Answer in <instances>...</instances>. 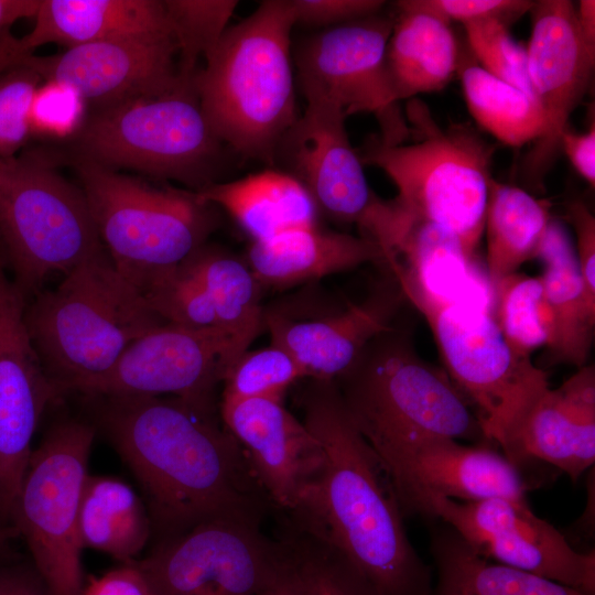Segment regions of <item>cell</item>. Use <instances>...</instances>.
Returning a JSON list of instances; mask_svg holds the SVG:
<instances>
[{
  "instance_id": "38",
  "label": "cell",
  "mask_w": 595,
  "mask_h": 595,
  "mask_svg": "<svg viewBox=\"0 0 595 595\" xmlns=\"http://www.w3.org/2000/svg\"><path fill=\"white\" fill-rule=\"evenodd\" d=\"M142 294L166 323L195 329L224 328L203 286L181 264L155 279Z\"/></svg>"
},
{
  "instance_id": "36",
  "label": "cell",
  "mask_w": 595,
  "mask_h": 595,
  "mask_svg": "<svg viewBox=\"0 0 595 595\" xmlns=\"http://www.w3.org/2000/svg\"><path fill=\"white\" fill-rule=\"evenodd\" d=\"M177 48V74L191 83L197 64L216 48L238 6L235 0H163Z\"/></svg>"
},
{
  "instance_id": "17",
  "label": "cell",
  "mask_w": 595,
  "mask_h": 595,
  "mask_svg": "<svg viewBox=\"0 0 595 595\" xmlns=\"http://www.w3.org/2000/svg\"><path fill=\"white\" fill-rule=\"evenodd\" d=\"M530 13L528 75L545 117V130L526 159L523 175L527 185L539 188L560 152L570 116L589 86L595 48L583 37L571 1H536Z\"/></svg>"
},
{
  "instance_id": "24",
  "label": "cell",
  "mask_w": 595,
  "mask_h": 595,
  "mask_svg": "<svg viewBox=\"0 0 595 595\" xmlns=\"http://www.w3.org/2000/svg\"><path fill=\"white\" fill-rule=\"evenodd\" d=\"M398 281L405 300L420 302H472L494 305L488 279L459 242L439 227L415 221L386 266Z\"/></svg>"
},
{
  "instance_id": "40",
  "label": "cell",
  "mask_w": 595,
  "mask_h": 595,
  "mask_svg": "<svg viewBox=\"0 0 595 595\" xmlns=\"http://www.w3.org/2000/svg\"><path fill=\"white\" fill-rule=\"evenodd\" d=\"M285 538L298 555L311 595H381L347 563L313 540L295 531Z\"/></svg>"
},
{
  "instance_id": "14",
  "label": "cell",
  "mask_w": 595,
  "mask_h": 595,
  "mask_svg": "<svg viewBox=\"0 0 595 595\" xmlns=\"http://www.w3.org/2000/svg\"><path fill=\"white\" fill-rule=\"evenodd\" d=\"M407 515L440 519L485 559L595 595L594 550L575 549L527 500L457 501L422 494Z\"/></svg>"
},
{
  "instance_id": "20",
  "label": "cell",
  "mask_w": 595,
  "mask_h": 595,
  "mask_svg": "<svg viewBox=\"0 0 595 595\" xmlns=\"http://www.w3.org/2000/svg\"><path fill=\"white\" fill-rule=\"evenodd\" d=\"M219 414L273 507L292 512L322 467L318 440L280 400L220 401Z\"/></svg>"
},
{
  "instance_id": "22",
  "label": "cell",
  "mask_w": 595,
  "mask_h": 595,
  "mask_svg": "<svg viewBox=\"0 0 595 595\" xmlns=\"http://www.w3.org/2000/svg\"><path fill=\"white\" fill-rule=\"evenodd\" d=\"M405 301L389 272L365 300L324 316H294L275 307L263 312L272 344L289 351L305 378L335 381L358 358L366 345L388 329Z\"/></svg>"
},
{
  "instance_id": "16",
  "label": "cell",
  "mask_w": 595,
  "mask_h": 595,
  "mask_svg": "<svg viewBox=\"0 0 595 595\" xmlns=\"http://www.w3.org/2000/svg\"><path fill=\"white\" fill-rule=\"evenodd\" d=\"M255 338L163 323L130 344L84 397L172 396L216 404L215 389Z\"/></svg>"
},
{
  "instance_id": "39",
  "label": "cell",
  "mask_w": 595,
  "mask_h": 595,
  "mask_svg": "<svg viewBox=\"0 0 595 595\" xmlns=\"http://www.w3.org/2000/svg\"><path fill=\"white\" fill-rule=\"evenodd\" d=\"M463 25L468 44L482 67L536 98L528 75L526 50L512 39L509 24L486 19Z\"/></svg>"
},
{
  "instance_id": "21",
  "label": "cell",
  "mask_w": 595,
  "mask_h": 595,
  "mask_svg": "<svg viewBox=\"0 0 595 595\" xmlns=\"http://www.w3.org/2000/svg\"><path fill=\"white\" fill-rule=\"evenodd\" d=\"M523 470L545 464L572 482L595 462V368L585 365L558 388L543 389L499 445Z\"/></svg>"
},
{
  "instance_id": "45",
  "label": "cell",
  "mask_w": 595,
  "mask_h": 595,
  "mask_svg": "<svg viewBox=\"0 0 595 595\" xmlns=\"http://www.w3.org/2000/svg\"><path fill=\"white\" fill-rule=\"evenodd\" d=\"M566 217L576 236L575 253L586 291L595 301V217L581 201L567 206Z\"/></svg>"
},
{
  "instance_id": "10",
  "label": "cell",
  "mask_w": 595,
  "mask_h": 595,
  "mask_svg": "<svg viewBox=\"0 0 595 595\" xmlns=\"http://www.w3.org/2000/svg\"><path fill=\"white\" fill-rule=\"evenodd\" d=\"M96 432L77 418L55 421L32 451L11 513L51 595H80L85 584L78 515Z\"/></svg>"
},
{
  "instance_id": "27",
  "label": "cell",
  "mask_w": 595,
  "mask_h": 595,
  "mask_svg": "<svg viewBox=\"0 0 595 595\" xmlns=\"http://www.w3.org/2000/svg\"><path fill=\"white\" fill-rule=\"evenodd\" d=\"M536 258L544 267L540 278L552 315L551 361L581 368L593 343L595 301L586 291L575 248L562 225L550 221Z\"/></svg>"
},
{
  "instance_id": "30",
  "label": "cell",
  "mask_w": 595,
  "mask_h": 595,
  "mask_svg": "<svg viewBox=\"0 0 595 595\" xmlns=\"http://www.w3.org/2000/svg\"><path fill=\"white\" fill-rule=\"evenodd\" d=\"M432 528L436 581L431 595H589L485 559L443 522Z\"/></svg>"
},
{
  "instance_id": "13",
  "label": "cell",
  "mask_w": 595,
  "mask_h": 595,
  "mask_svg": "<svg viewBox=\"0 0 595 595\" xmlns=\"http://www.w3.org/2000/svg\"><path fill=\"white\" fill-rule=\"evenodd\" d=\"M292 560L285 540L260 524L217 519L158 540L134 560L154 595H263Z\"/></svg>"
},
{
  "instance_id": "50",
  "label": "cell",
  "mask_w": 595,
  "mask_h": 595,
  "mask_svg": "<svg viewBox=\"0 0 595 595\" xmlns=\"http://www.w3.org/2000/svg\"><path fill=\"white\" fill-rule=\"evenodd\" d=\"M41 0H0V33L9 29L18 20L34 18Z\"/></svg>"
},
{
  "instance_id": "1",
  "label": "cell",
  "mask_w": 595,
  "mask_h": 595,
  "mask_svg": "<svg viewBox=\"0 0 595 595\" xmlns=\"http://www.w3.org/2000/svg\"><path fill=\"white\" fill-rule=\"evenodd\" d=\"M138 479L156 541L217 519L261 524L274 508L216 404L178 397H88Z\"/></svg>"
},
{
  "instance_id": "33",
  "label": "cell",
  "mask_w": 595,
  "mask_h": 595,
  "mask_svg": "<svg viewBox=\"0 0 595 595\" xmlns=\"http://www.w3.org/2000/svg\"><path fill=\"white\" fill-rule=\"evenodd\" d=\"M181 266L207 293L221 327L256 338L264 326L262 286L247 261L205 244Z\"/></svg>"
},
{
  "instance_id": "6",
  "label": "cell",
  "mask_w": 595,
  "mask_h": 595,
  "mask_svg": "<svg viewBox=\"0 0 595 595\" xmlns=\"http://www.w3.org/2000/svg\"><path fill=\"white\" fill-rule=\"evenodd\" d=\"M405 120L412 143L391 145L370 137L359 158L386 173L398 190L396 202L414 221L448 232L475 260L495 149L467 127H440L419 100L408 104Z\"/></svg>"
},
{
  "instance_id": "19",
  "label": "cell",
  "mask_w": 595,
  "mask_h": 595,
  "mask_svg": "<svg viewBox=\"0 0 595 595\" xmlns=\"http://www.w3.org/2000/svg\"><path fill=\"white\" fill-rule=\"evenodd\" d=\"M496 447L488 442L464 444L434 437L380 461L393 483L404 517L411 501L422 494L457 501L527 500L531 483Z\"/></svg>"
},
{
  "instance_id": "9",
  "label": "cell",
  "mask_w": 595,
  "mask_h": 595,
  "mask_svg": "<svg viewBox=\"0 0 595 595\" xmlns=\"http://www.w3.org/2000/svg\"><path fill=\"white\" fill-rule=\"evenodd\" d=\"M82 159L172 178L196 192L216 183L227 149L209 127L193 82L96 109L77 133Z\"/></svg>"
},
{
  "instance_id": "4",
  "label": "cell",
  "mask_w": 595,
  "mask_h": 595,
  "mask_svg": "<svg viewBox=\"0 0 595 595\" xmlns=\"http://www.w3.org/2000/svg\"><path fill=\"white\" fill-rule=\"evenodd\" d=\"M334 382L381 461L428 439L487 442L468 400L445 370L418 354L405 324L375 336Z\"/></svg>"
},
{
  "instance_id": "44",
  "label": "cell",
  "mask_w": 595,
  "mask_h": 595,
  "mask_svg": "<svg viewBox=\"0 0 595 595\" xmlns=\"http://www.w3.org/2000/svg\"><path fill=\"white\" fill-rule=\"evenodd\" d=\"M295 25L328 29L380 13L381 0H290Z\"/></svg>"
},
{
  "instance_id": "32",
  "label": "cell",
  "mask_w": 595,
  "mask_h": 595,
  "mask_svg": "<svg viewBox=\"0 0 595 595\" xmlns=\"http://www.w3.org/2000/svg\"><path fill=\"white\" fill-rule=\"evenodd\" d=\"M551 220L547 201L518 186L490 181L484 232L491 288L536 258Z\"/></svg>"
},
{
  "instance_id": "26",
  "label": "cell",
  "mask_w": 595,
  "mask_h": 595,
  "mask_svg": "<svg viewBox=\"0 0 595 595\" xmlns=\"http://www.w3.org/2000/svg\"><path fill=\"white\" fill-rule=\"evenodd\" d=\"M381 247L365 236L317 226L292 229L251 242L247 263L262 285L282 286L318 279L368 262L383 263Z\"/></svg>"
},
{
  "instance_id": "34",
  "label": "cell",
  "mask_w": 595,
  "mask_h": 595,
  "mask_svg": "<svg viewBox=\"0 0 595 595\" xmlns=\"http://www.w3.org/2000/svg\"><path fill=\"white\" fill-rule=\"evenodd\" d=\"M461 80L468 111L498 141L519 148L541 138L545 117L534 97L474 64L462 66Z\"/></svg>"
},
{
  "instance_id": "41",
  "label": "cell",
  "mask_w": 595,
  "mask_h": 595,
  "mask_svg": "<svg viewBox=\"0 0 595 595\" xmlns=\"http://www.w3.org/2000/svg\"><path fill=\"white\" fill-rule=\"evenodd\" d=\"M42 78L20 64L0 75V159L15 156L30 138V110Z\"/></svg>"
},
{
  "instance_id": "48",
  "label": "cell",
  "mask_w": 595,
  "mask_h": 595,
  "mask_svg": "<svg viewBox=\"0 0 595 595\" xmlns=\"http://www.w3.org/2000/svg\"><path fill=\"white\" fill-rule=\"evenodd\" d=\"M560 150L566 154L575 171L595 186V125L585 132H573L566 129L560 138Z\"/></svg>"
},
{
  "instance_id": "7",
  "label": "cell",
  "mask_w": 595,
  "mask_h": 595,
  "mask_svg": "<svg viewBox=\"0 0 595 595\" xmlns=\"http://www.w3.org/2000/svg\"><path fill=\"white\" fill-rule=\"evenodd\" d=\"M75 163L105 250L141 293L205 245L218 226L217 207L196 192L159 187L82 158Z\"/></svg>"
},
{
  "instance_id": "47",
  "label": "cell",
  "mask_w": 595,
  "mask_h": 595,
  "mask_svg": "<svg viewBox=\"0 0 595 595\" xmlns=\"http://www.w3.org/2000/svg\"><path fill=\"white\" fill-rule=\"evenodd\" d=\"M0 595H51L31 560L20 556L0 563Z\"/></svg>"
},
{
  "instance_id": "37",
  "label": "cell",
  "mask_w": 595,
  "mask_h": 595,
  "mask_svg": "<svg viewBox=\"0 0 595 595\" xmlns=\"http://www.w3.org/2000/svg\"><path fill=\"white\" fill-rule=\"evenodd\" d=\"M305 374L284 348L271 344L245 351L221 381V401L269 398L282 401L285 391Z\"/></svg>"
},
{
  "instance_id": "2",
  "label": "cell",
  "mask_w": 595,
  "mask_h": 595,
  "mask_svg": "<svg viewBox=\"0 0 595 595\" xmlns=\"http://www.w3.org/2000/svg\"><path fill=\"white\" fill-rule=\"evenodd\" d=\"M300 404L323 463L288 515L292 530L342 559L381 595H431V570L409 540L393 483L335 382L310 379Z\"/></svg>"
},
{
  "instance_id": "46",
  "label": "cell",
  "mask_w": 595,
  "mask_h": 595,
  "mask_svg": "<svg viewBox=\"0 0 595 595\" xmlns=\"http://www.w3.org/2000/svg\"><path fill=\"white\" fill-rule=\"evenodd\" d=\"M80 595H154L134 561L120 563L99 576H88Z\"/></svg>"
},
{
  "instance_id": "25",
  "label": "cell",
  "mask_w": 595,
  "mask_h": 595,
  "mask_svg": "<svg viewBox=\"0 0 595 595\" xmlns=\"http://www.w3.org/2000/svg\"><path fill=\"white\" fill-rule=\"evenodd\" d=\"M30 33L20 39L33 53L48 43L73 47L121 39L173 37L160 0H41Z\"/></svg>"
},
{
  "instance_id": "42",
  "label": "cell",
  "mask_w": 595,
  "mask_h": 595,
  "mask_svg": "<svg viewBox=\"0 0 595 595\" xmlns=\"http://www.w3.org/2000/svg\"><path fill=\"white\" fill-rule=\"evenodd\" d=\"M85 106L69 87L42 80L31 105V133L55 138L78 133L86 120Z\"/></svg>"
},
{
  "instance_id": "11",
  "label": "cell",
  "mask_w": 595,
  "mask_h": 595,
  "mask_svg": "<svg viewBox=\"0 0 595 595\" xmlns=\"http://www.w3.org/2000/svg\"><path fill=\"white\" fill-rule=\"evenodd\" d=\"M302 93L306 107L280 141L273 163H281L282 171L305 187L318 213L355 224L361 236L381 247L388 261L411 230L413 218L369 186L343 109L320 93Z\"/></svg>"
},
{
  "instance_id": "15",
  "label": "cell",
  "mask_w": 595,
  "mask_h": 595,
  "mask_svg": "<svg viewBox=\"0 0 595 595\" xmlns=\"http://www.w3.org/2000/svg\"><path fill=\"white\" fill-rule=\"evenodd\" d=\"M393 17L381 13L322 29L295 47L293 61L301 90L336 102L348 117L371 113L385 144L403 143L409 126L396 99L387 69Z\"/></svg>"
},
{
  "instance_id": "52",
  "label": "cell",
  "mask_w": 595,
  "mask_h": 595,
  "mask_svg": "<svg viewBox=\"0 0 595 595\" xmlns=\"http://www.w3.org/2000/svg\"><path fill=\"white\" fill-rule=\"evenodd\" d=\"M578 29L585 41L595 48V1L582 0L575 7Z\"/></svg>"
},
{
  "instance_id": "49",
  "label": "cell",
  "mask_w": 595,
  "mask_h": 595,
  "mask_svg": "<svg viewBox=\"0 0 595 595\" xmlns=\"http://www.w3.org/2000/svg\"><path fill=\"white\" fill-rule=\"evenodd\" d=\"M292 560L280 578L263 595H311L309 583L292 545Z\"/></svg>"
},
{
  "instance_id": "23",
  "label": "cell",
  "mask_w": 595,
  "mask_h": 595,
  "mask_svg": "<svg viewBox=\"0 0 595 595\" xmlns=\"http://www.w3.org/2000/svg\"><path fill=\"white\" fill-rule=\"evenodd\" d=\"M26 303L0 247V456L8 458L30 452L43 413L62 398L31 340Z\"/></svg>"
},
{
  "instance_id": "31",
  "label": "cell",
  "mask_w": 595,
  "mask_h": 595,
  "mask_svg": "<svg viewBox=\"0 0 595 595\" xmlns=\"http://www.w3.org/2000/svg\"><path fill=\"white\" fill-rule=\"evenodd\" d=\"M83 549L108 554L119 563L137 560L152 536L144 500L125 480L88 475L79 506Z\"/></svg>"
},
{
  "instance_id": "35",
  "label": "cell",
  "mask_w": 595,
  "mask_h": 595,
  "mask_svg": "<svg viewBox=\"0 0 595 595\" xmlns=\"http://www.w3.org/2000/svg\"><path fill=\"white\" fill-rule=\"evenodd\" d=\"M495 321L510 347L528 356L552 337V315L540 277L512 273L493 285Z\"/></svg>"
},
{
  "instance_id": "28",
  "label": "cell",
  "mask_w": 595,
  "mask_h": 595,
  "mask_svg": "<svg viewBox=\"0 0 595 595\" xmlns=\"http://www.w3.org/2000/svg\"><path fill=\"white\" fill-rule=\"evenodd\" d=\"M196 194L203 202L229 214L252 242L317 226L318 210L311 195L282 170L270 169L235 181L216 182Z\"/></svg>"
},
{
  "instance_id": "53",
  "label": "cell",
  "mask_w": 595,
  "mask_h": 595,
  "mask_svg": "<svg viewBox=\"0 0 595 595\" xmlns=\"http://www.w3.org/2000/svg\"><path fill=\"white\" fill-rule=\"evenodd\" d=\"M20 538L13 526L0 524V563L19 558L14 552V540Z\"/></svg>"
},
{
  "instance_id": "43",
  "label": "cell",
  "mask_w": 595,
  "mask_h": 595,
  "mask_svg": "<svg viewBox=\"0 0 595 595\" xmlns=\"http://www.w3.org/2000/svg\"><path fill=\"white\" fill-rule=\"evenodd\" d=\"M403 6L429 12L446 22L463 24L496 19L509 24L530 12L533 1L526 0H402Z\"/></svg>"
},
{
  "instance_id": "29",
  "label": "cell",
  "mask_w": 595,
  "mask_h": 595,
  "mask_svg": "<svg viewBox=\"0 0 595 595\" xmlns=\"http://www.w3.org/2000/svg\"><path fill=\"white\" fill-rule=\"evenodd\" d=\"M387 46V69L396 99L442 89L458 68V48L451 25L425 11L396 2Z\"/></svg>"
},
{
  "instance_id": "12",
  "label": "cell",
  "mask_w": 595,
  "mask_h": 595,
  "mask_svg": "<svg viewBox=\"0 0 595 595\" xmlns=\"http://www.w3.org/2000/svg\"><path fill=\"white\" fill-rule=\"evenodd\" d=\"M429 323L446 374L473 407L487 442L499 447L548 375L516 353L491 306L472 302L414 305Z\"/></svg>"
},
{
  "instance_id": "18",
  "label": "cell",
  "mask_w": 595,
  "mask_h": 595,
  "mask_svg": "<svg viewBox=\"0 0 595 595\" xmlns=\"http://www.w3.org/2000/svg\"><path fill=\"white\" fill-rule=\"evenodd\" d=\"M173 37L121 39L82 44L50 56L26 54L21 64L43 82L73 89L96 109L178 87Z\"/></svg>"
},
{
  "instance_id": "5",
  "label": "cell",
  "mask_w": 595,
  "mask_h": 595,
  "mask_svg": "<svg viewBox=\"0 0 595 595\" xmlns=\"http://www.w3.org/2000/svg\"><path fill=\"white\" fill-rule=\"evenodd\" d=\"M25 323L41 364L61 396L82 393L127 347L166 323L115 268L106 250L39 292Z\"/></svg>"
},
{
  "instance_id": "54",
  "label": "cell",
  "mask_w": 595,
  "mask_h": 595,
  "mask_svg": "<svg viewBox=\"0 0 595 595\" xmlns=\"http://www.w3.org/2000/svg\"><path fill=\"white\" fill-rule=\"evenodd\" d=\"M0 247H1V244H0ZM2 248V247H1Z\"/></svg>"
},
{
  "instance_id": "51",
  "label": "cell",
  "mask_w": 595,
  "mask_h": 595,
  "mask_svg": "<svg viewBox=\"0 0 595 595\" xmlns=\"http://www.w3.org/2000/svg\"><path fill=\"white\" fill-rule=\"evenodd\" d=\"M26 53L10 32L0 33V75L11 67L20 65Z\"/></svg>"
},
{
  "instance_id": "8",
  "label": "cell",
  "mask_w": 595,
  "mask_h": 595,
  "mask_svg": "<svg viewBox=\"0 0 595 595\" xmlns=\"http://www.w3.org/2000/svg\"><path fill=\"white\" fill-rule=\"evenodd\" d=\"M0 244L26 302L105 250L82 188L35 153L0 159Z\"/></svg>"
},
{
  "instance_id": "3",
  "label": "cell",
  "mask_w": 595,
  "mask_h": 595,
  "mask_svg": "<svg viewBox=\"0 0 595 595\" xmlns=\"http://www.w3.org/2000/svg\"><path fill=\"white\" fill-rule=\"evenodd\" d=\"M290 0H266L228 26L193 77L202 111L234 154L273 163L299 118L293 77Z\"/></svg>"
}]
</instances>
